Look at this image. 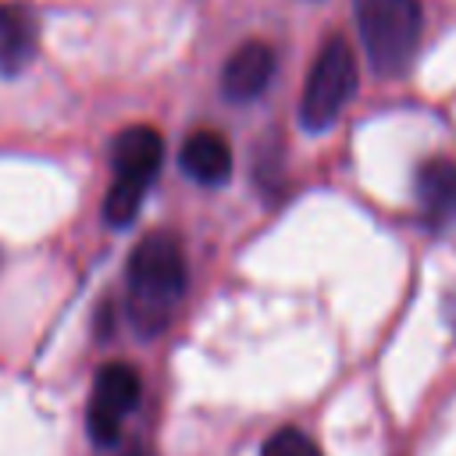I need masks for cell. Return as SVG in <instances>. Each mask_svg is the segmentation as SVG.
<instances>
[{"label":"cell","instance_id":"obj_3","mask_svg":"<svg viewBox=\"0 0 456 456\" xmlns=\"http://www.w3.org/2000/svg\"><path fill=\"white\" fill-rule=\"evenodd\" d=\"M367 61L378 75H403L420 43L417 0H353Z\"/></svg>","mask_w":456,"mask_h":456},{"label":"cell","instance_id":"obj_2","mask_svg":"<svg viewBox=\"0 0 456 456\" xmlns=\"http://www.w3.org/2000/svg\"><path fill=\"white\" fill-rule=\"evenodd\" d=\"M110 164H114V178L103 200V217L107 224L121 228V224H132L139 203L146 200L164 164V139L146 125H132L114 139Z\"/></svg>","mask_w":456,"mask_h":456},{"label":"cell","instance_id":"obj_8","mask_svg":"<svg viewBox=\"0 0 456 456\" xmlns=\"http://www.w3.org/2000/svg\"><path fill=\"white\" fill-rule=\"evenodd\" d=\"M417 203L431 224H456V164L445 157L417 167Z\"/></svg>","mask_w":456,"mask_h":456},{"label":"cell","instance_id":"obj_1","mask_svg":"<svg viewBox=\"0 0 456 456\" xmlns=\"http://www.w3.org/2000/svg\"><path fill=\"white\" fill-rule=\"evenodd\" d=\"M185 292V256L175 235L153 232L128 256V317L139 335H157Z\"/></svg>","mask_w":456,"mask_h":456},{"label":"cell","instance_id":"obj_4","mask_svg":"<svg viewBox=\"0 0 456 456\" xmlns=\"http://www.w3.org/2000/svg\"><path fill=\"white\" fill-rule=\"evenodd\" d=\"M356 89V61L346 39H328L317 53V61L310 64L306 86H303V100H299V121L310 132H324L328 125H335V118L346 110V103L353 100Z\"/></svg>","mask_w":456,"mask_h":456},{"label":"cell","instance_id":"obj_5","mask_svg":"<svg viewBox=\"0 0 456 456\" xmlns=\"http://www.w3.org/2000/svg\"><path fill=\"white\" fill-rule=\"evenodd\" d=\"M139 399V374L128 363H107L96 374L89 399V435L100 445H114L125 417Z\"/></svg>","mask_w":456,"mask_h":456},{"label":"cell","instance_id":"obj_11","mask_svg":"<svg viewBox=\"0 0 456 456\" xmlns=\"http://www.w3.org/2000/svg\"><path fill=\"white\" fill-rule=\"evenodd\" d=\"M125 456H153V452H146V449H132V452H125Z\"/></svg>","mask_w":456,"mask_h":456},{"label":"cell","instance_id":"obj_10","mask_svg":"<svg viewBox=\"0 0 456 456\" xmlns=\"http://www.w3.org/2000/svg\"><path fill=\"white\" fill-rule=\"evenodd\" d=\"M260 456H321V449L299 428H281L264 442Z\"/></svg>","mask_w":456,"mask_h":456},{"label":"cell","instance_id":"obj_9","mask_svg":"<svg viewBox=\"0 0 456 456\" xmlns=\"http://www.w3.org/2000/svg\"><path fill=\"white\" fill-rule=\"evenodd\" d=\"M182 171L200 185H221L232 175V150L217 132H192L182 142Z\"/></svg>","mask_w":456,"mask_h":456},{"label":"cell","instance_id":"obj_7","mask_svg":"<svg viewBox=\"0 0 456 456\" xmlns=\"http://www.w3.org/2000/svg\"><path fill=\"white\" fill-rule=\"evenodd\" d=\"M39 43L36 11L25 4H0V75H18Z\"/></svg>","mask_w":456,"mask_h":456},{"label":"cell","instance_id":"obj_6","mask_svg":"<svg viewBox=\"0 0 456 456\" xmlns=\"http://www.w3.org/2000/svg\"><path fill=\"white\" fill-rule=\"evenodd\" d=\"M274 50L267 43H242L228 61H224V71H221V93L235 103H246V100H256L271 78H274Z\"/></svg>","mask_w":456,"mask_h":456}]
</instances>
